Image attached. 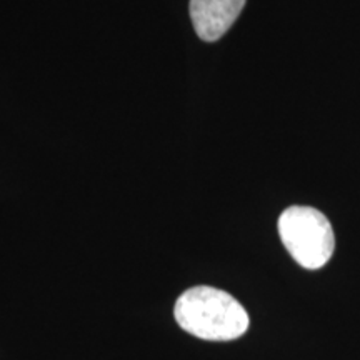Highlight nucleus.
<instances>
[{
    "label": "nucleus",
    "mask_w": 360,
    "mask_h": 360,
    "mask_svg": "<svg viewBox=\"0 0 360 360\" xmlns=\"http://www.w3.org/2000/svg\"><path fill=\"white\" fill-rule=\"evenodd\" d=\"M245 0H191V19L197 35L215 42L227 34L240 15Z\"/></svg>",
    "instance_id": "7ed1b4c3"
},
{
    "label": "nucleus",
    "mask_w": 360,
    "mask_h": 360,
    "mask_svg": "<svg viewBox=\"0 0 360 360\" xmlns=\"http://www.w3.org/2000/svg\"><path fill=\"white\" fill-rule=\"evenodd\" d=\"M283 247L304 269H322L335 250V236L328 219L314 207L292 205L278 217Z\"/></svg>",
    "instance_id": "f03ea898"
},
{
    "label": "nucleus",
    "mask_w": 360,
    "mask_h": 360,
    "mask_svg": "<svg viewBox=\"0 0 360 360\" xmlns=\"http://www.w3.org/2000/svg\"><path fill=\"white\" fill-rule=\"evenodd\" d=\"M175 321L184 330L202 340L227 342L249 328L247 310L227 292L209 285L192 287L175 302Z\"/></svg>",
    "instance_id": "f257e3e1"
}]
</instances>
